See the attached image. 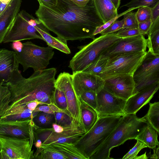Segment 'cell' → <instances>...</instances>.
<instances>
[{
    "mask_svg": "<svg viewBox=\"0 0 159 159\" xmlns=\"http://www.w3.org/2000/svg\"><path fill=\"white\" fill-rule=\"evenodd\" d=\"M147 52L119 54L110 56L107 65L98 75L103 80L120 75L133 76Z\"/></svg>",
    "mask_w": 159,
    "mask_h": 159,
    "instance_id": "cell-7",
    "label": "cell"
},
{
    "mask_svg": "<svg viewBox=\"0 0 159 159\" xmlns=\"http://www.w3.org/2000/svg\"><path fill=\"white\" fill-rule=\"evenodd\" d=\"M104 80L103 88L113 95L126 100L133 95L135 87L133 75L116 76Z\"/></svg>",
    "mask_w": 159,
    "mask_h": 159,
    "instance_id": "cell-15",
    "label": "cell"
},
{
    "mask_svg": "<svg viewBox=\"0 0 159 159\" xmlns=\"http://www.w3.org/2000/svg\"></svg>",
    "mask_w": 159,
    "mask_h": 159,
    "instance_id": "cell-55",
    "label": "cell"
},
{
    "mask_svg": "<svg viewBox=\"0 0 159 159\" xmlns=\"http://www.w3.org/2000/svg\"><path fill=\"white\" fill-rule=\"evenodd\" d=\"M56 73L55 68L45 69L34 71L26 78L18 69L14 70L7 81L0 84L7 86L11 93L10 107L7 112L14 107L34 101L46 105L56 104Z\"/></svg>",
    "mask_w": 159,
    "mask_h": 159,
    "instance_id": "cell-2",
    "label": "cell"
},
{
    "mask_svg": "<svg viewBox=\"0 0 159 159\" xmlns=\"http://www.w3.org/2000/svg\"><path fill=\"white\" fill-rule=\"evenodd\" d=\"M143 117L159 135V102L150 103L148 111Z\"/></svg>",
    "mask_w": 159,
    "mask_h": 159,
    "instance_id": "cell-28",
    "label": "cell"
},
{
    "mask_svg": "<svg viewBox=\"0 0 159 159\" xmlns=\"http://www.w3.org/2000/svg\"><path fill=\"white\" fill-rule=\"evenodd\" d=\"M33 111L29 109L27 104L21 105L10 109L0 120H24L33 119Z\"/></svg>",
    "mask_w": 159,
    "mask_h": 159,
    "instance_id": "cell-24",
    "label": "cell"
},
{
    "mask_svg": "<svg viewBox=\"0 0 159 159\" xmlns=\"http://www.w3.org/2000/svg\"><path fill=\"white\" fill-rule=\"evenodd\" d=\"M33 142L29 139L0 135V159H34Z\"/></svg>",
    "mask_w": 159,
    "mask_h": 159,
    "instance_id": "cell-11",
    "label": "cell"
},
{
    "mask_svg": "<svg viewBox=\"0 0 159 159\" xmlns=\"http://www.w3.org/2000/svg\"><path fill=\"white\" fill-rule=\"evenodd\" d=\"M19 62L15 51L0 49V84L7 81L13 72L19 68Z\"/></svg>",
    "mask_w": 159,
    "mask_h": 159,
    "instance_id": "cell-19",
    "label": "cell"
},
{
    "mask_svg": "<svg viewBox=\"0 0 159 159\" xmlns=\"http://www.w3.org/2000/svg\"><path fill=\"white\" fill-rule=\"evenodd\" d=\"M35 28L48 46L66 54L70 53L67 40L57 36V37L52 36L49 33V30L41 22L35 25Z\"/></svg>",
    "mask_w": 159,
    "mask_h": 159,
    "instance_id": "cell-21",
    "label": "cell"
},
{
    "mask_svg": "<svg viewBox=\"0 0 159 159\" xmlns=\"http://www.w3.org/2000/svg\"><path fill=\"white\" fill-rule=\"evenodd\" d=\"M147 35L148 51L159 55V27L149 30Z\"/></svg>",
    "mask_w": 159,
    "mask_h": 159,
    "instance_id": "cell-30",
    "label": "cell"
},
{
    "mask_svg": "<svg viewBox=\"0 0 159 159\" xmlns=\"http://www.w3.org/2000/svg\"><path fill=\"white\" fill-rule=\"evenodd\" d=\"M135 145L122 158V159H135L140 151L148 146L143 142L139 140Z\"/></svg>",
    "mask_w": 159,
    "mask_h": 159,
    "instance_id": "cell-40",
    "label": "cell"
},
{
    "mask_svg": "<svg viewBox=\"0 0 159 159\" xmlns=\"http://www.w3.org/2000/svg\"><path fill=\"white\" fill-rule=\"evenodd\" d=\"M147 42L143 35L122 38L103 53L110 57L124 53L146 51Z\"/></svg>",
    "mask_w": 159,
    "mask_h": 159,
    "instance_id": "cell-16",
    "label": "cell"
},
{
    "mask_svg": "<svg viewBox=\"0 0 159 159\" xmlns=\"http://www.w3.org/2000/svg\"><path fill=\"white\" fill-rule=\"evenodd\" d=\"M116 9L117 10L120 4V0H111Z\"/></svg>",
    "mask_w": 159,
    "mask_h": 159,
    "instance_id": "cell-52",
    "label": "cell"
},
{
    "mask_svg": "<svg viewBox=\"0 0 159 159\" xmlns=\"http://www.w3.org/2000/svg\"><path fill=\"white\" fill-rule=\"evenodd\" d=\"M35 14L49 30L67 41L93 40L96 29L104 24L93 0L84 7L77 6L71 0H58L55 7L39 5Z\"/></svg>",
    "mask_w": 159,
    "mask_h": 159,
    "instance_id": "cell-1",
    "label": "cell"
},
{
    "mask_svg": "<svg viewBox=\"0 0 159 159\" xmlns=\"http://www.w3.org/2000/svg\"><path fill=\"white\" fill-rule=\"evenodd\" d=\"M79 100L82 123L86 133L94 125L99 117L95 110L83 101Z\"/></svg>",
    "mask_w": 159,
    "mask_h": 159,
    "instance_id": "cell-23",
    "label": "cell"
},
{
    "mask_svg": "<svg viewBox=\"0 0 159 159\" xmlns=\"http://www.w3.org/2000/svg\"><path fill=\"white\" fill-rule=\"evenodd\" d=\"M124 23L123 18L120 20H116L108 27L101 32L100 34L101 35H104L119 31L123 29Z\"/></svg>",
    "mask_w": 159,
    "mask_h": 159,
    "instance_id": "cell-41",
    "label": "cell"
},
{
    "mask_svg": "<svg viewBox=\"0 0 159 159\" xmlns=\"http://www.w3.org/2000/svg\"><path fill=\"white\" fill-rule=\"evenodd\" d=\"M159 1V0H131L122 7L126 6L129 9H135L142 7H147L152 9Z\"/></svg>",
    "mask_w": 159,
    "mask_h": 159,
    "instance_id": "cell-32",
    "label": "cell"
},
{
    "mask_svg": "<svg viewBox=\"0 0 159 159\" xmlns=\"http://www.w3.org/2000/svg\"><path fill=\"white\" fill-rule=\"evenodd\" d=\"M55 85L64 92L68 106V111L75 121L82 124L80 100L77 97L72 84V75L68 73H61L56 79Z\"/></svg>",
    "mask_w": 159,
    "mask_h": 159,
    "instance_id": "cell-13",
    "label": "cell"
},
{
    "mask_svg": "<svg viewBox=\"0 0 159 159\" xmlns=\"http://www.w3.org/2000/svg\"><path fill=\"white\" fill-rule=\"evenodd\" d=\"M96 10L104 24L118 15L111 0H93Z\"/></svg>",
    "mask_w": 159,
    "mask_h": 159,
    "instance_id": "cell-22",
    "label": "cell"
},
{
    "mask_svg": "<svg viewBox=\"0 0 159 159\" xmlns=\"http://www.w3.org/2000/svg\"><path fill=\"white\" fill-rule=\"evenodd\" d=\"M121 117H99L93 127L74 144L75 146L86 159H89L116 127Z\"/></svg>",
    "mask_w": 159,
    "mask_h": 159,
    "instance_id": "cell-4",
    "label": "cell"
},
{
    "mask_svg": "<svg viewBox=\"0 0 159 159\" xmlns=\"http://www.w3.org/2000/svg\"><path fill=\"white\" fill-rule=\"evenodd\" d=\"M149 124L136 114H125L110 135L89 159H110L111 149L129 139H135Z\"/></svg>",
    "mask_w": 159,
    "mask_h": 159,
    "instance_id": "cell-3",
    "label": "cell"
},
{
    "mask_svg": "<svg viewBox=\"0 0 159 159\" xmlns=\"http://www.w3.org/2000/svg\"><path fill=\"white\" fill-rule=\"evenodd\" d=\"M156 131L149 124L135 138L144 143L148 147L153 150L159 145Z\"/></svg>",
    "mask_w": 159,
    "mask_h": 159,
    "instance_id": "cell-26",
    "label": "cell"
},
{
    "mask_svg": "<svg viewBox=\"0 0 159 159\" xmlns=\"http://www.w3.org/2000/svg\"><path fill=\"white\" fill-rule=\"evenodd\" d=\"M25 11H20L6 33L3 43L34 39H44L37 31L35 25L40 22Z\"/></svg>",
    "mask_w": 159,
    "mask_h": 159,
    "instance_id": "cell-8",
    "label": "cell"
},
{
    "mask_svg": "<svg viewBox=\"0 0 159 159\" xmlns=\"http://www.w3.org/2000/svg\"><path fill=\"white\" fill-rule=\"evenodd\" d=\"M28 107L30 109L33 111L39 105H44V104L38 101H34L28 102L27 104Z\"/></svg>",
    "mask_w": 159,
    "mask_h": 159,
    "instance_id": "cell-47",
    "label": "cell"
},
{
    "mask_svg": "<svg viewBox=\"0 0 159 159\" xmlns=\"http://www.w3.org/2000/svg\"><path fill=\"white\" fill-rule=\"evenodd\" d=\"M146 152H145V153L143 154L142 155H141L140 156H137L135 158V159H147L148 158L147 157V155L146 154Z\"/></svg>",
    "mask_w": 159,
    "mask_h": 159,
    "instance_id": "cell-53",
    "label": "cell"
},
{
    "mask_svg": "<svg viewBox=\"0 0 159 159\" xmlns=\"http://www.w3.org/2000/svg\"><path fill=\"white\" fill-rule=\"evenodd\" d=\"M54 114L43 112L33 118L35 124L38 127L47 126L51 124L55 118Z\"/></svg>",
    "mask_w": 159,
    "mask_h": 159,
    "instance_id": "cell-34",
    "label": "cell"
},
{
    "mask_svg": "<svg viewBox=\"0 0 159 159\" xmlns=\"http://www.w3.org/2000/svg\"><path fill=\"white\" fill-rule=\"evenodd\" d=\"M22 44V48L19 51H15L19 64L23 67V71H25L29 68H32L34 71L45 69L54 54L53 48L48 46L41 47L30 41Z\"/></svg>",
    "mask_w": 159,
    "mask_h": 159,
    "instance_id": "cell-6",
    "label": "cell"
},
{
    "mask_svg": "<svg viewBox=\"0 0 159 159\" xmlns=\"http://www.w3.org/2000/svg\"><path fill=\"white\" fill-rule=\"evenodd\" d=\"M22 0H11L0 14V43L19 12Z\"/></svg>",
    "mask_w": 159,
    "mask_h": 159,
    "instance_id": "cell-20",
    "label": "cell"
},
{
    "mask_svg": "<svg viewBox=\"0 0 159 159\" xmlns=\"http://www.w3.org/2000/svg\"><path fill=\"white\" fill-rule=\"evenodd\" d=\"M159 27V17L152 25L150 29L156 28Z\"/></svg>",
    "mask_w": 159,
    "mask_h": 159,
    "instance_id": "cell-51",
    "label": "cell"
},
{
    "mask_svg": "<svg viewBox=\"0 0 159 159\" xmlns=\"http://www.w3.org/2000/svg\"><path fill=\"white\" fill-rule=\"evenodd\" d=\"M116 34L117 36L122 38L141 34L138 28L133 29H123L118 31Z\"/></svg>",
    "mask_w": 159,
    "mask_h": 159,
    "instance_id": "cell-43",
    "label": "cell"
},
{
    "mask_svg": "<svg viewBox=\"0 0 159 159\" xmlns=\"http://www.w3.org/2000/svg\"><path fill=\"white\" fill-rule=\"evenodd\" d=\"M54 115L55 123L62 126L70 125L74 122L79 123L74 120L70 115L66 113L55 112Z\"/></svg>",
    "mask_w": 159,
    "mask_h": 159,
    "instance_id": "cell-36",
    "label": "cell"
},
{
    "mask_svg": "<svg viewBox=\"0 0 159 159\" xmlns=\"http://www.w3.org/2000/svg\"><path fill=\"white\" fill-rule=\"evenodd\" d=\"M63 126L64 130L57 133L54 131L51 128H40L35 125L34 127V133L36 137L41 141L42 145L64 143L74 144L80 137L86 133L83 125L76 122Z\"/></svg>",
    "mask_w": 159,
    "mask_h": 159,
    "instance_id": "cell-9",
    "label": "cell"
},
{
    "mask_svg": "<svg viewBox=\"0 0 159 159\" xmlns=\"http://www.w3.org/2000/svg\"><path fill=\"white\" fill-rule=\"evenodd\" d=\"M34 159H67L58 150L49 144L42 145L37 148Z\"/></svg>",
    "mask_w": 159,
    "mask_h": 159,
    "instance_id": "cell-25",
    "label": "cell"
},
{
    "mask_svg": "<svg viewBox=\"0 0 159 159\" xmlns=\"http://www.w3.org/2000/svg\"><path fill=\"white\" fill-rule=\"evenodd\" d=\"M121 38L114 33L95 38L88 44L80 47L79 51L70 60L69 67L73 73L82 71Z\"/></svg>",
    "mask_w": 159,
    "mask_h": 159,
    "instance_id": "cell-5",
    "label": "cell"
},
{
    "mask_svg": "<svg viewBox=\"0 0 159 159\" xmlns=\"http://www.w3.org/2000/svg\"><path fill=\"white\" fill-rule=\"evenodd\" d=\"M11 0H0V14L3 12Z\"/></svg>",
    "mask_w": 159,
    "mask_h": 159,
    "instance_id": "cell-49",
    "label": "cell"
},
{
    "mask_svg": "<svg viewBox=\"0 0 159 159\" xmlns=\"http://www.w3.org/2000/svg\"><path fill=\"white\" fill-rule=\"evenodd\" d=\"M56 88L55 94L56 104L60 108L68 112L67 102L64 92L58 86H56Z\"/></svg>",
    "mask_w": 159,
    "mask_h": 159,
    "instance_id": "cell-37",
    "label": "cell"
},
{
    "mask_svg": "<svg viewBox=\"0 0 159 159\" xmlns=\"http://www.w3.org/2000/svg\"><path fill=\"white\" fill-rule=\"evenodd\" d=\"M124 23L123 29H133L138 28V24L136 12L132 11L127 12L123 15Z\"/></svg>",
    "mask_w": 159,
    "mask_h": 159,
    "instance_id": "cell-33",
    "label": "cell"
},
{
    "mask_svg": "<svg viewBox=\"0 0 159 159\" xmlns=\"http://www.w3.org/2000/svg\"><path fill=\"white\" fill-rule=\"evenodd\" d=\"M35 124L33 119L24 120H0V135L33 140Z\"/></svg>",
    "mask_w": 159,
    "mask_h": 159,
    "instance_id": "cell-14",
    "label": "cell"
},
{
    "mask_svg": "<svg viewBox=\"0 0 159 159\" xmlns=\"http://www.w3.org/2000/svg\"><path fill=\"white\" fill-rule=\"evenodd\" d=\"M48 144L50 145L58 150L67 159H86L75 147L74 144L64 143H53Z\"/></svg>",
    "mask_w": 159,
    "mask_h": 159,
    "instance_id": "cell-27",
    "label": "cell"
},
{
    "mask_svg": "<svg viewBox=\"0 0 159 159\" xmlns=\"http://www.w3.org/2000/svg\"><path fill=\"white\" fill-rule=\"evenodd\" d=\"M36 147L37 148H39L42 145V143L40 139H38L35 143Z\"/></svg>",
    "mask_w": 159,
    "mask_h": 159,
    "instance_id": "cell-54",
    "label": "cell"
},
{
    "mask_svg": "<svg viewBox=\"0 0 159 159\" xmlns=\"http://www.w3.org/2000/svg\"><path fill=\"white\" fill-rule=\"evenodd\" d=\"M134 9V8L129 9V8L126 11L118 15L116 17L110 20L109 21L106 22V23L103 24V25L97 27L95 29L94 33L93 35L95 36L98 34H100L102 31L105 30V29L108 27L113 23L119 17L123 16L125 13L132 11Z\"/></svg>",
    "mask_w": 159,
    "mask_h": 159,
    "instance_id": "cell-42",
    "label": "cell"
},
{
    "mask_svg": "<svg viewBox=\"0 0 159 159\" xmlns=\"http://www.w3.org/2000/svg\"><path fill=\"white\" fill-rule=\"evenodd\" d=\"M74 4L80 7L85 6L90 0H71Z\"/></svg>",
    "mask_w": 159,
    "mask_h": 159,
    "instance_id": "cell-48",
    "label": "cell"
},
{
    "mask_svg": "<svg viewBox=\"0 0 159 159\" xmlns=\"http://www.w3.org/2000/svg\"><path fill=\"white\" fill-rule=\"evenodd\" d=\"M79 99L83 101L96 110L97 106V93L92 91L84 92L80 96Z\"/></svg>",
    "mask_w": 159,
    "mask_h": 159,
    "instance_id": "cell-35",
    "label": "cell"
},
{
    "mask_svg": "<svg viewBox=\"0 0 159 159\" xmlns=\"http://www.w3.org/2000/svg\"><path fill=\"white\" fill-rule=\"evenodd\" d=\"M71 75L73 86L79 99L84 91H92L97 94L104 87V80L98 75L83 71Z\"/></svg>",
    "mask_w": 159,
    "mask_h": 159,
    "instance_id": "cell-17",
    "label": "cell"
},
{
    "mask_svg": "<svg viewBox=\"0 0 159 159\" xmlns=\"http://www.w3.org/2000/svg\"><path fill=\"white\" fill-rule=\"evenodd\" d=\"M153 153L150 156L151 159H159V145L153 150Z\"/></svg>",
    "mask_w": 159,
    "mask_h": 159,
    "instance_id": "cell-50",
    "label": "cell"
},
{
    "mask_svg": "<svg viewBox=\"0 0 159 159\" xmlns=\"http://www.w3.org/2000/svg\"><path fill=\"white\" fill-rule=\"evenodd\" d=\"M96 111L99 117L109 116H122L127 100L118 97L104 88L97 94Z\"/></svg>",
    "mask_w": 159,
    "mask_h": 159,
    "instance_id": "cell-12",
    "label": "cell"
},
{
    "mask_svg": "<svg viewBox=\"0 0 159 159\" xmlns=\"http://www.w3.org/2000/svg\"><path fill=\"white\" fill-rule=\"evenodd\" d=\"M152 24L159 17V1L156 6L152 9Z\"/></svg>",
    "mask_w": 159,
    "mask_h": 159,
    "instance_id": "cell-46",
    "label": "cell"
},
{
    "mask_svg": "<svg viewBox=\"0 0 159 159\" xmlns=\"http://www.w3.org/2000/svg\"><path fill=\"white\" fill-rule=\"evenodd\" d=\"M109 57L102 54L82 71L98 75L107 65Z\"/></svg>",
    "mask_w": 159,
    "mask_h": 159,
    "instance_id": "cell-29",
    "label": "cell"
},
{
    "mask_svg": "<svg viewBox=\"0 0 159 159\" xmlns=\"http://www.w3.org/2000/svg\"><path fill=\"white\" fill-rule=\"evenodd\" d=\"M133 77L135 87L133 95L145 88L159 83V55L148 51Z\"/></svg>",
    "mask_w": 159,
    "mask_h": 159,
    "instance_id": "cell-10",
    "label": "cell"
},
{
    "mask_svg": "<svg viewBox=\"0 0 159 159\" xmlns=\"http://www.w3.org/2000/svg\"><path fill=\"white\" fill-rule=\"evenodd\" d=\"M11 96L8 87L0 84V118L3 116L9 109Z\"/></svg>",
    "mask_w": 159,
    "mask_h": 159,
    "instance_id": "cell-31",
    "label": "cell"
},
{
    "mask_svg": "<svg viewBox=\"0 0 159 159\" xmlns=\"http://www.w3.org/2000/svg\"><path fill=\"white\" fill-rule=\"evenodd\" d=\"M152 24L151 19L139 23L138 29L140 34L143 35H147Z\"/></svg>",
    "mask_w": 159,
    "mask_h": 159,
    "instance_id": "cell-44",
    "label": "cell"
},
{
    "mask_svg": "<svg viewBox=\"0 0 159 159\" xmlns=\"http://www.w3.org/2000/svg\"><path fill=\"white\" fill-rule=\"evenodd\" d=\"M136 15L139 23L152 19V8L147 7H140L136 12Z\"/></svg>",
    "mask_w": 159,
    "mask_h": 159,
    "instance_id": "cell-39",
    "label": "cell"
},
{
    "mask_svg": "<svg viewBox=\"0 0 159 159\" xmlns=\"http://www.w3.org/2000/svg\"><path fill=\"white\" fill-rule=\"evenodd\" d=\"M39 5H42L47 7L55 6L58 2V0H37Z\"/></svg>",
    "mask_w": 159,
    "mask_h": 159,
    "instance_id": "cell-45",
    "label": "cell"
},
{
    "mask_svg": "<svg viewBox=\"0 0 159 159\" xmlns=\"http://www.w3.org/2000/svg\"><path fill=\"white\" fill-rule=\"evenodd\" d=\"M159 89V83L151 85L139 91L127 100L124 111L125 114H136L149 103Z\"/></svg>",
    "mask_w": 159,
    "mask_h": 159,
    "instance_id": "cell-18",
    "label": "cell"
},
{
    "mask_svg": "<svg viewBox=\"0 0 159 159\" xmlns=\"http://www.w3.org/2000/svg\"><path fill=\"white\" fill-rule=\"evenodd\" d=\"M43 112L52 114H54L55 112H62L70 115L68 111L60 108L55 103H52L47 105H42L37 107L33 111V112Z\"/></svg>",
    "mask_w": 159,
    "mask_h": 159,
    "instance_id": "cell-38",
    "label": "cell"
}]
</instances>
